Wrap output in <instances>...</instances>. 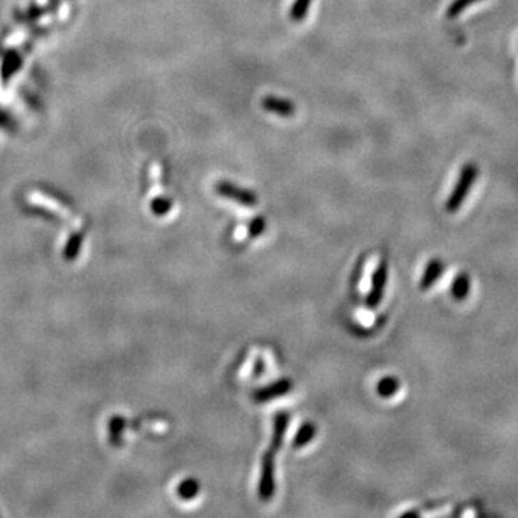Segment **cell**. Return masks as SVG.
<instances>
[{
    "mask_svg": "<svg viewBox=\"0 0 518 518\" xmlns=\"http://www.w3.org/2000/svg\"><path fill=\"white\" fill-rule=\"evenodd\" d=\"M289 423V415L285 412H280L274 419V432L273 439L269 443V448L264 454L262 464H261V477H259V485H258V495L262 501H269L273 498L274 491H275V478H274V471H275V455L282 445L284 435L287 431V426Z\"/></svg>",
    "mask_w": 518,
    "mask_h": 518,
    "instance_id": "obj_1",
    "label": "cell"
},
{
    "mask_svg": "<svg viewBox=\"0 0 518 518\" xmlns=\"http://www.w3.org/2000/svg\"><path fill=\"white\" fill-rule=\"evenodd\" d=\"M478 166L475 163H466L461 172H459V176L457 178V183L452 189V192H450L446 204H445V211L448 213H455L461 209V206L464 205V201L466 200L471 189L474 188L477 178H478Z\"/></svg>",
    "mask_w": 518,
    "mask_h": 518,
    "instance_id": "obj_2",
    "label": "cell"
},
{
    "mask_svg": "<svg viewBox=\"0 0 518 518\" xmlns=\"http://www.w3.org/2000/svg\"><path fill=\"white\" fill-rule=\"evenodd\" d=\"M28 199H29V201H31L32 205L40 206L43 209L49 211L54 215H58L63 220L70 222L73 224V227H75V228H82V219L79 216H77L70 208H66L65 205L61 204V201L52 199L51 196L43 195V193H40L38 190H33V192L29 193Z\"/></svg>",
    "mask_w": 518,
    "mask_h": 518,
    "instance_id": "obj_3",
    "label": "cell"
},
{
    "mask_svg": "<svg viewBox=\"0 0 518 518\" xmlns=\"http://www.w3.org/2000/svg\"><path fill=\"white\" fill-rule=\"evenodd\" d=\"M215 192L228 200L235 201L238 205L246 206V208H254L258 204V196L255 192L238 186L229 180H220L215 185Z\"/></svg>",
    "mask_w": 518,
    "mask_h": 518,
    "instance_id": "obj_4",
    "label": "cell"
},
{
    "mask_svg": "<svg viewBox=\"0 0 518 518\" xmlns=\"http://www.w3.org/2000/svg\"><path fill=\"white\" fill-rule=\"evenodd\" d=\"M388 282V264L386 261H380L372 278V289L366 297V305L369 308H376L385 296V288Z\"/></svg>",
    "mask_w": 518,
    "mask_h": 518,
    "instance_id": "obj_5",
    "label": "cell"
},
{
    "mask_svg": "<svg viewBox=\"0 0 518 518\" xmlns=\"http://www.w3.org/2000/svg\"><path fill=\"white\" fill-rule=\"evenodd\" d=\"M261 107L269 114L278 116L281 119H291L297 112V105L294 101L277 96L264 97L261 100Z\"/></svg>",
    "mask_w": 518,
    "mask_h": 518,
    "instance_id": "obj_6",
    "label": "cell"
},
{
    "mask_svg": "<svg viewBox=\"0 0 518 518\" xmlns=\"http://www.w3.org/2000/svg\"><path fill=\"white\" fill-rule=\"evenodd\" d=\"M291 389H292V381L289 379H281L278 381L271 383V385H268L265 388H261V389L255 390L254 395H252V399L257 403H265V402L274 400L277 397H281V396L289 393Z\"/></svg>",
    "mask_w": 518,
    "mask_h": 518,
    "instance_id": "obj_7",
    "label": "cell"
},
{
    "mask_svg": "<svg viewBox=\"0 0 518 518\" xmlns=\"http://www.w3.org/2000/svg\"><path fill=\"white\" fill-rule=\"evenodd\" d=\"M443 269H445V264L439 258H434L427 262L423 275H422V280H420V284H419L420 289L427 291L429 288H432V285L442 277Z\"/></svg>",
    "mask_w": 518,
    "mask_h": 518,
    "instance_id": "obj_8",
    "label": "cell"
},
{
    "mask_svg": "<svg viewBox=\"0 0 518 518\" xmlns=\"http://www.w3.org/2000/svg\"><path fill=\"white\" fill-rule=\"evenodd\" d=\"M471 291V278L466 273H461L457 275V278L450 287V294L457 301H464Z\"/></svg>",
    "mask_w": 518,
    "mask_h": 518,
    "instance_id": "obj_9",
    "label": "cell"
},
{
    "mask_svg": "<svg viewBox=\"0 0 518 518\" xmlns=\"http://www.w3.org/2000/svg\"><path fill=\"white\" fill-rule=\"evenodd\" d=\"M315 434H317V427H315V425L312 422L303 423V426L300 427V429L296 434V436H294V441H292V446H294V448L305 446L307 443H310L314 439Z\"/></svg>",
    "mask_w": 518,
    "mask_h": 518,
    "instance_id": "obj_10",
    "label": "cell"
},
{
    "mask_svg": "<svg viewBox=\"0 0 518 518\" xmlns=\"http://www.w3.org/2000/svg\"><path fill=\"white\" fill-rule=\"evenodd\" d=\"M399 388H400V381H399L397 377L386 376L377 383L376 390H377L379 396H381V397H392L397 393Z\"/></svg>",
    "mask_w": 518,
    "mask_h": 518,
    "instance_id": "obj_11",
    "label": "cell"
},
{
    "mask_svg": "<svg viewBox=\"0 0 518 518\" xmlns=\"http://www.w3.org/2000/svg\"><path fill=\"white\" fill-rule=\"evenodd\" d=\"M199 491H200V484L195 478H186V480L180 482L178 487H177L178 497L182 500H186V501L196 498Z\"/></svg>",
    "mask_w": 518,
    "mask_h": 518,
    "instance_id": "obj_12",
    "label": "cell"
},
{
    "mask_svg": "<svg viewBox=\"0 0 518 518\" xmlns=\"http://www.w3.org/2000/svg\"><path fill=\"white\" fill-rule=\"evenodd\" d=\"M312 0H296L289 10V19L292 22H301L305 19Z\"/></svg>",
    "mask_w": 518,
    "mask_h": 518,
    "instance_id": "obj_13",
    "label": "cell"
},
{
    "mask_svg": "<svg viewBox=\"0 0 518 518\" xmlns=\"http://www.w3.org/2000/svg\"><path fill=\"white\" fill-rule=\"evenodd\" d=\"M478 2H481V0H454V2L450 3L446 9V17L448 19H455L459 15H462L465 12V9H468L469 6L475 5Z\"/></svg>",
    "mask_w": 518,
    "mask_h": 518,
    "instance_id": "obj_14",
    "label": "cell"
},
{
    "mask_svg": "<svg viewBox=\"0 0 518 518\" xmlns=\"http://www.w3.org/2000/svg\"><path fill=\"white\" fill-rule=\"evenodd\" d=\"M151 209L155 215H159V216L166 215L172 209V200L167 197H157L153 200Z\"/></svg>",
    "mask_w": 518,
    "mask_h": 518,
    "instance_id": "obj_15",
    "label": "cell"
},
{
    "mask_svg": "<svg viewBox=\"0 0 518 518\" xmlns=\"http://www.w3.org/2000/svg\"><path fill=\"white\" fill-rule=\"evenodd\" d=\"M266 228V220L262 216H257L247 227V235L250 238H258Z\"/></svg>",
    "mask_w": 518,
    "mask_h": 518,
    "instance_id": "obj_16",
    "label": "cell"
},
{
    "mask_svg": "<svg viewBox=\"0 0 518 518\" xmlns=\"http://www.w3.org/2000/svg\"><path fill=\"white\" fill-rule=\"evenodd\" d=\"M255 369H257V370H255V374H257V376H259V374L265 370V366H264V363L261 362V360H258V362H257Z\"/></svg>",
    "mask_w": 518,
    "mask_h": 518,
    "instance_id": "obj_17",
    "label": "cell"
}]
</instances>
